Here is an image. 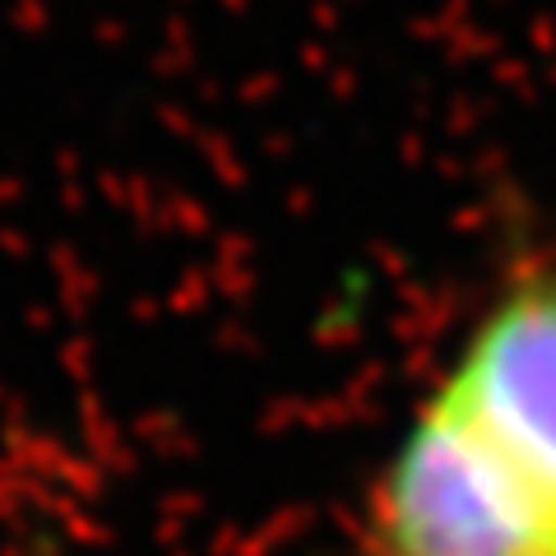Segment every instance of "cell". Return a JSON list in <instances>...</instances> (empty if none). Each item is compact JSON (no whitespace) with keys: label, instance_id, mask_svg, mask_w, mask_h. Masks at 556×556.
Here are the masks:
<instances>
[{"label":"cell","instance_id":"obj_1","mask_svg":"<svg viewBox=\"0 0 556 556\" xmlns=\"http://www.w3.org/2000/svg\"><path fill=\"white\" fill-rule=\"evenodd\" d=\"M362 556H556V515L437 394L376 482Z\"/></svg>","mask_w":556,"mask_h":556},{"label":"cell","instance_id":"obj_2","mask_svg":"<svg viewBox=\"0 0 556 556\" xmlns=\"http://www.w3.org/2000/svg\"><path fill=\"white\" fill-rule=\"evenodd\" d=\"M556 515V269H519L437 390Z\"/></svg>","mask_w":556,"mask_h":556}]
</instances>
